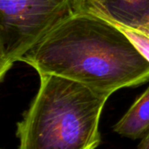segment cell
Masks as SVG:
<instances>
[{
    "instance_id": "52a82bcc",
    "label": "cell",
    "mask_w": 149,
    "mask_h": 149,
    "mask_svg": "<svg viewBox=\"0 0 149 149\" xmlns=\"http://www.w3.org/2000/svg\"><path fill=\"white\" fill-rule=\"evenodd\" d=\"M137 149H149V132L143 137Z\"/></svg>"
},
{
    "instance_id": "8992f818",
    "label": "cell",
    "mask_w": 149,
    "mask_h": 149,
    "mask_svg": "<svg viewBox=\"0 0 149 149\" xmlns=\"http://www.w3.org/2000/svg\"><path fill=\"white\" fill-rule=\"evenodd\" d=\"M119 28L133 43L136 49L141 53V55L149 62V34L144 31L127 27L125 25L113 24Z\"/></svg>"
},
{
    "instance_id": "5b68a950",
    "label": "cell",
    "mask_w": 149,
    "mask_h": 149,
    "mask_svg": "<svg viewBox=\"0 0 149 149\" xmlns=\"http://www.w3.org/2000/svg\"><path fill=\"white\" fill-rule=\"evenodd\" d=\"M118 134L136 140L149 132V86L134 101L124 116L114 125Z\"/></svg>"
},
{
    "instance_id": "277c9868",
    "label": "cell",
    "mask_w": 149,
    "mask_h": 149,
    "mask_svg": "<svg viewBox=\"0 0 149 149\" xmlns=\"http://www.w3.org/2000/svg\"><path fill=\"white\" fill-rule=\"evenodd\" d=\"M100 17L141 31L149 30V0H78V13Z\"/></svg>"
},
{
    "instance_id": "7a4b0ae2",
    "label": "cell",
    "mask_w": 149,
    "mask_h": 149,
    "mask_svg": "<svg viewBox=\"0 0 149 149\" xmlns=\"http://www.w3.org/2000/svg\"><path fill=\"white\" fill-rule=\"evenodd\" d=\"M38 91L17 123V149H96L109 96L60 76L39 75Z\"/></svg>"
},
{
    "instance_id": "ba28073f",
    "label": "cell",
    "mask_w": 149,
    "mask_h": 149,
    "mask_svg": "<svg viewBox=\"0 0 149 149\" xmlns=\"http://www.w3.org/2000/svg\"><path fill=\"white\" fill-rule=\"evenodd\" d=\"M146 31L147 33H148V34H149V30H147V31Z\"/></svg>"
},
{
    "instance_id": "6da1fadb",
    "label": "cell",
    "mask_w": 149,
    "mask_h": 149,
    "mask_svg": "<svg viewBox=\"0 0 149 149\" xmlns=\"http://www.w3.org/2000/svg\"><path fill=\"white\" fill-rule=\"evenodd\" d=\"M20 61L38 75L72 79L109 97L149 80V62L130 39L112 23L84 12L63 22Z\"/></svg>"
},
{
    "instance_id": "3957f363",
    "label": "cell",
    "mask_w": 149,
    "mask_h": 149,
    "mask_svg": "<svg viewBox=\"0 0 149 149\" xmlns=\"http://www.w3.org/2000/svg\"><path fill=\"white\" fill-rule=\"evenodd\" d=\"M76 13L78 0H0V80L27 52Z\"/></svg>"
}]
</instances>
